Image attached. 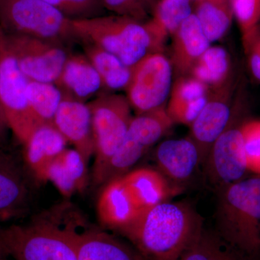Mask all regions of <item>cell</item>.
I'll list each match as a JSON object with an SVG mask.
<instances>
[{
	"mask_svg": "<svg viewBox=\"0 0 260 260\" xmlns=\"http://www.w3.org/2000/svg\"><path fill=\"white\" fill-rule=\"evenodd\" d=\"M203 228V219L190 205L167 201L144 212L120 233L145 260H178Z\"/></svg>",
	"mask_w": 260,
	"mask_h": 260,
	"instance_id": "1",
	"label": "cell"
},
{
	"mask_svg": "<svg viewBox=\"0 0 260 260\" xmlns=\"http://www.w3.org/2000/svg\"><path fill=\"white\" fill-rule=\"evenodd\" d=\"M215 232L251 260H260V177L244 179L217 193Z\"/></svg>",
	"mask_w": 260,
	"mask_h": 260,
	"instance_id": "2",
	"label": "cell"
},
{
	"mask_svg": "<svg viewBox=\"0 0 260 260\" xmlns=\"http://www.w3.org/2000/svg\"><path fill=\"white\" fill-rule=\"evenodd\" d=\"M73 23L81 42L91 43L112 53L129 68L149 54L162 52L164 49L145 22L127 17L103 15L73 20Z\"/></svg>",
	"mask_w": 260,
	"mask_h": 260,
	"instance_id": "3",
	"label": "cell"
},
{
	"mask_svg": "<svg viewBox=\"0 0 260 260\" xmlns=\"http://www.w3.org/2000/svg\"><path fill=\"white\" fill-rule=\"evenodd\" d=\"M0 27L6 34L37 38L70 49L81 43L73 20L44 0H0Z\"/></svg>",
	"mask_w": 260,
	"mask_h": 260,
	"instance_id": "4",
	"label": "cell"
},
{
	"mask_svg": "<svg viewBox=\"0 0 260 260\" xmlns=\"http://www.w3.org/2000/svg\"><path fill=\"white\" fill-rule=\"evenodd\" d=\"M0 252L15 260H78L71 230L44 221L0 229Z\"/></svg>",
	"mask_w": 260,
	"mask_h": 260,
	"instance_id": "5",
	"label": "cell"
},
{
	"mask_svg": "<svg viewBox=\"0 0 260 260\" xmlns=\"http://www.w3.org/2000/svg\"><path fill=\"white\" fill-rule=\"evenodd\" d=\"M92 114L95 160L92 179L100 186L104 171L124 141L133 116L126 95L103 93L88 103Z\"/></svg>",
	"mask_w": 260,
	"mask_h": 260,
	"instance_id": "6",
	"label": "cell"
},
{
	"mask_svg": "<svg viewBox=\"0 0 260 260\" xmlns=\"http://www.w3.org/2000/svg\"><path fill=\"white\" fill-rule=\"evenodd\" d=\"M174 124L167 107L133 116L124 141L103 174L100 186L129 172Z\"/></svg>",
	"mask_w": 260,
	"mask_h": 260,
	"instance_id": "7",
	"label": "cell"
},
{
	"mask_svg": "<svg viewBox=\"0 0 260 260\" xmlns=\"http://www.w3.org/2000/svg\"><path fill=\"white\" fill-rule=\"evenodd\" d=\"M29 80L19 68L0 32V100L9 129L22 144L40 124L32 114L27 98Z\"/></svg>",
	"mask_w": 260,
	"mask_h": 260,
	"instance_id": "8",
	"label": "cell"
},
{
	"mask_svg": "<svg viewBox=\"0 0 260 260\" xmlns=\"http://www.w3.org/2000/svg\"><path fill=\"white\" fill-rule=\"evenodd\" d=\"M173 76L172 61L162 52L149 54L132 68L126 96L137 114L167 107Z\"/></svg>",
	"mask_w": 260,
	"mask_h": 260,
	"instance_id": "9",
	"label": "cell"
},
{
	"mask_svg": "<svg viewBox=\"0 0 260 260\" xmlns=\"http://www.w3.org/2000/svg\"><path fill=\"white\" fill-rule=\"evenodd\" d=\"M4 34L7 48L28 80L55 83L72 53L70 49L37 38Z\"/></svg>",
	"mask_w": 260,
	"mask_h": 260,
	"instance_id": "10",
	"label": "cell"
},
{
	"mask_svg": "<svg viewBox=\"0 0 260 260\" xmlns=\"http://www.w3.org/2000/svg\"><path fill=\"white\" fill-rule=\"evenodd\" d=\"M241 125L233 124L232 119L212 145L203 166L207 183L216 194L244 179L249 172Z\"/></svg>",
	"mask_w": 260,
	"mask_h": 260,
	"instance_id": "11",
	"label": "cell"
},
{
	"mask_svg": "<svg viewBox=\"0 0 260 260\" xmlns=\"http://www.w3.org/2000/svg\"><path fill=\"white\" fill-rule=\"evenodd\" d=\"M96 210L98 218L104 227L119 232L144 213L138 194L124 175L103 185Z\"/></svg>",
	"mask_w": 260,
	"mask_h": 260,
	"instance_id": "12",
	"label": "cell"
},
{
	"mask_svg": "<svg viewBox=\"0 0 260 260\" xmlns=\"http://www.w3.org/2000/svg\"><path fill=\"white\" fill-rule=\"evenodd\" d=\"M229 84L217 90H210V96L203 110L190 126L188 137L200 149L203 167L212 145L225 131L232 119V106L229 99Z\"/></svg>",
	"mask_w": 260,
	"mask_h": 260,
	"instance_id": "13",
	"label": "cell"
},
{
	"mask_svg": "<svg viewBox=\"0 0 260 260\" xmlns=\"http://www.w3.org/2000/svg\"><path fill=\"white\" fill-rule=\"evenodd\" d=\"M53 124L88 164L95 153L92 114L88 104L64 98Z\"/></svg>",
	"mask_w": 260,
	"mask_h": 260,
	"instance_id": "14",
	"label": "cell"
},
{
	"mask_svg": "<svg viewBox=\"0 0 260 260\" xmlns=\"http://www.w3.org/2000/svg\"><path fill=\"white\" fill-rule=\"evenodd\" d=\"M155 158L159 172L179 187L203 166L200 149L189 137L164 140L157 147Z\"/></svg>",
	"mask_w": 260,
	"mask_h": 260,
	"instance_id": "15",
	"label": "cell"
},
{
	"mask_svg": "<svg viewBox=\"0 0 260 260\" xmlns=\"http://www.w3.org/2000/svg\"><path fill=\"white\" fill-rule=\"evenodd\" d=\"M64 98L85 103L104 88L102 78L87 56L72 52L54 83Z\"/></svg>",
	"mask_w": 260,
	"mask_h": 260,
	"instance_id": "16",
	"label": "cell"
},
{
	"mask_svg": "<svg viewBox=\"0 0 260 260\" xmlns=\"http://www.w3.org/2000/svg\"><path fill=\"white\" fill-rule=\"evenodd\" d=\"M210 96L206 85L190 75L178 77L173 83L167 112L174 124L190 126Z\"/></svg>",
	"mask_w": 260,
	"mask_h": 260,
	"instance_id": "17",
	"label": "cell"
},
{
	"mask_svg": "<svg viewBox=\"0 0 260 260\" xmlns=\"http://www.w3.org/2000/svg\"><path fill=\"white\" fill-rule=\"evenodd\" d=\"M172 38L170 60L173 69L178 77L188 75L193 65L210 47L211 43L193 13L181 24Z\"/></svg>",
	"mask_w": 260,
	"mask_h": 260,
	"instance_id": "18",
	"label": "cell"
},
{
	"mask_svg": "<svg viewBox=\"0 0 260 260\" xmlns=\"http://www.w3.org/2000/svg\"><path fill=\"white\" fill-rule=\"evenodd\" d=\"M68 141L53 124H44L32 132L24 143V158L32 174L45 179L48 168L66 149Z\"/></svg>",
	"mask_w": 260,
	"mask_h": 260,
	"instance_id": "19",
	"label": "cell"
},
{
	"mask_svg": "<svg viewBox=\"0 0 260 260\" xmlns=\"http://www.w3.org/2000/svg\"><path fill=\"white\" fill-rule=\"evenodd\" d=\"M70 230L78 260H145L140 253L107 233Z\"/></svg>",
	"mask_w": 260,
	"mask_h": 260,
	"instance_id": "20",
	"label": "cell"
},
{
	"mask_svg": "<svg viewBox=\"0 0 260 260\" xmlns=\"http://www.w3.org/2000/svg\"><path fill=\"white\" fill-rule=\"evenodd\" d=\"M87 164L75 149H64L48 168L44 181H50L61 194L69 198L87 186Z\"/></svg>",
	"mask_w": 260,
	"mask_h": 260,
	"instance_id": "21",
	"label": "cell"
},
{
	"mask_svg": "<svg viewBox=\"0 0 260 260\" xmlns=\"http://www.w3.org/2000/svg\"><path fill=\"white\" fill-rule=\"evenodd\" d=\"M28 189L21 171L0 151V220L18 215L26 205Z\"/></svg>",
	"mask_w": 260,
	"mask_h": 260,
	"instance_id": "22",
	"label": "cell"
},
{
	"mask_svg": "<svg viewBox=\"0 0 260 260\" xmlns=\"http://www.w3.org/2000/svg\"><path fill=\"white\" fill-rule=\"evenodd\" d=\"M194 0H158L151 18L145 22L147 28L159 44L164 47L168 37L193 13Z\"/></svg>",
	"mask_w": 260,
	"mask_h": 260,
	"instance_id": "23",
	"label": "cell"
},
{
	"mask_svg": "<svg viewBox=\"0 0 260 260\" xmlns=\"http://www.w3.org/2000/svg\"><path fill=\"white\" fill-rule=\"evenodd\" d=\"M87 58L100 75L104 88L108 90H126L132 77V68L119 57L91 43L82 42Z\"/></svg>",
	"mask_w": 260,
	"mask_h": 260,
	"instance_id": "24",
	"label": "cell"
},
{
	"mask_svg": "<svg viewBox=\"0 0 260 260\" xmlns=\"http://www.w3.org/2000/svg\"><path fill=\"white\" fill-rule=\"evenodd\" d=\"M229 53L224 48L210 47L200 56L189 75L206 85L209 90H217L229 85L232 73Z\"/></svg>",
	"mask_w": 260,
	"mask_h": 260,
	"instance_id": "25",
	"label": "cell"
},
{
	"mask_svg": "<svg viewBox=\"0 0 260 260\" xmlns=\"http://www.w3.org/2000/svg\"><path fill=\"white\" fill-rule=\"evenodd\" d=\"M193 14L210 43L226 35L234 17L230 0H194Z\"/></svg>",
	"mask_w": 260,
	"mask_h": 260,
	"instance_id": "26",
	"label": "cell"
},
{
	"mask_svg": "<svg viewBox=\"0 0 260 260\" xmlns=\"http://www.w3.org/2000/svg\"><path fill=\"white\" fill-rule=\"evenodd\" d=\"M178 260H251L228 244L214 231L202 232Z\"/></svg>",
	"mask_w": 260,
	"mask_h": 260,
	"instance_id": "27",
	"label": "cell"
},
{
	"mask_svg": "<svg viewBox=\"0 0 260 260\" xmlns=\"http://www.w3.org/2000/svg\"><path fill=\"white\" fill-rule=\"evenodd\" d=\"M27 98L32 114L40 125L53 124L56 111L64 99L54 83L29 80Z\"/></svg>",
	"mask_w": 260,
	"mask_h": 260,
	"instance_id": "28",
	"label": "cell"
},
{
	"mask_svg": "<svg viewBox=\"0 0 260 260\" xmlns=\"http://www.w3.org/2000/svg\"><path fill=\"white\" fill-rule=\"evenodd\" d=\"M71 20H87L106 15L102 0H44Z\"/></svg>",
	"mask_w": 260,
	"mask_h": 260,
	"instance_id": "29",
	"label": "cell"
},
{
	"mask_svg": "<svg viewBox=\"0 0 260 260\" xmlns=\"http://www.w3.org/2000/svg\"><path fill=\"white\" fill-rule=\"evenodd\" d=\"M230 1L244 40L260 24V0Z\"/></svg>",
	"mask_w": 260,
	"mask_h": 260,
	"instance_id": "30",
	"label": "cell"
},
{
	"mask_svg": "<svg viewBox=\"0 0 260 260\" xmlns=\"http://www.w3.org/2000/svg\"><path fill=\"white\" fill-rule=\"evenodd\" d=\"M241 129L244 137L248 170L260 177V120L243 123Z\"/></svg>",
	"mask_w": 260,
	"mask_h": 260,
	"instance_id": "31",
	"label": "cell"
},
{
	"mask_svg": "<svg viewBox=\"0 0 260 260\" xmlns=\"http://www.w3.org/2000/svg\"><path fill=\"white\" fill-rule=\"evenodd\" d=\"M104 8L114 15L127 17L140 22H146L151 6L148 0H102Z\"/></svg>",
	"mask_w": 260,
	"mask_h": 260,
	"instance_id": "32",
	"label": "cell"
},
{
	"mask_svg": "<svg viewBox=\"0 0 260 260\" xmlns=\"http://www.w3.org/2000/svg\"><path fill=\"white\" fill-rule=\"evenodd\" d=\"M242 41L251 74L260 82V24Z\"/></svg>",
	"mask_w": 260,
	"mask_h": 260,
	"instance_id": "33",
	"label": "cell"
},
{
	"mask_svg": "<svg viewBox=\"0 0 260 260\" xmlns=\"http://www.w3.org/2000/svg\"><path fill=\"white\" fill-rule=\"evenodd\" d=\"M0 126L5 130L9 129L8 121H7L6 117H5L4 110H3V106H2L1 100H0Z\"/></svg>",
	"mask_w": 260,
	"mask_h": 260,
	"instance_id": "34",
	"label": "cell"
},
{
	"mask_svg": "<svg viewBox=\"0 0 260 260\" xmlns=\"http://www.w3.org/2000/svg\"><path fill=\"white\" fill-rule=\"evenodd\" d=\"M6 130H5L3 129V127H2L1 126H0V140L3 139V138H4L5 133H6Z\"/></svg>",
	"mask_w": 260,
	"mask_h": 260,
	"instance_id": "35",
	"label": "cell"
},
{
	"mask_svg": "<svg viewBox=\"0 0 260 260\" xmlns=\"http://www.w3.org/2000/svg\"><path fill=\"white\" fill-rule=\"evenodd\" d=\"M149 4L150 5V6H151L152 9H153L154 6H155V5L156 4L157 1L158 0H148ZM153 11V10H152Z\"/></svg>",
	"mask_w": 260,
	"mask_h": 260,
	"instance_id": "36",
	"label": "cell"
},
{
	"mask_svg": "<svg viewBox=\"0 0 260 260\" xmlns=\"http://www.w3.org/2000/svg\"><path fill=\"white\" fill-rule=\"evenodd\" d=\"M4 256V254H2V253L0 252V260H5Z\"/></svg>",
	"mask_w": 260,
	"mask_h": 260,
	"instance_id": "37",
	"label": "cell"
},
{
	"mask_svg": "<svg viewBox=\"0 0 260 260\" xmlns=\"http://www.w3.org/2000/svg\"><path fill=\"white\" fill-rule=\"evenodd\" d=\"M2 31V28H1V27H0V32H1Z\"/></svg>",
	"mask_w": 260,
	"mask_h": 260,
	"instance_id": "38",
	"label": "cell"
}]
</instances>
